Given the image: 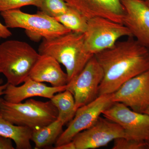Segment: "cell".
I'll list each match as a JSON object with an SVG mask.
<instances>
[{
	"instance_id": "6da1fadb",
	"label": "cell",
	"mask_w": 149,
	"mask_h": 149,
	"mask_svg": "<svg viewBox=\"0 0 149 149\" xmlns=\"http://www.w3.org/2000/svg\"><path fill=\"white\" fill-rule=\"evenodd\" d=\"M95 56L104 72L98 96L114 93L126 81L149 69V49L132 36Z\"/></svg>"
},
{
	"instance_id": "7a4b0ae2",
	"label": "cell",
	"mask_w": 149,
	"mask_h": 149,
	"mask_svg": "<svg viewBox=\"0 0 149 149\" xmlns=\"http://www.w3.org/2000/svg\"><path fill=\"white\" fill-rule=\"evenodd\" d=\"M38 51L40 54L53 57L64 65L68 84L74 80L94 56L85 47L84 34L72 32L53 39H43Z\"/></svg>"
},
{
	"instance_id": "3957f363",
	"label": "cell",
	"mask_w": 149,
	"mask_h": 149,
	"mask_svg": "<svg viewBox=\"0 0 149 149\" xmlns=\"http://www.w3.org/2000/svg\"><path fill=\"white\" fill-rule=\"evenodd\" d=\"M40 54L28 43L8 40L0 44V73L7 83L18 85L24 82Z\"/></svg>"
},
{
	"instance_id": "277c9868",
	"label": "cell",
	"mask_w": 149,
	"mask_h": 149,
	"mask_svg": "<svg viewBox=\"0 0 149 149\" xmlns=\"http://www.w3.org/2000/svg\"><path fill=\"white\" fill-rule=\"evenodd\" d=\"M0 113L13 124L32 130L50 124L58 116L57 110L50 100L44 102L33 99L15 103L1 98Z\"/></svg>"
},
{
	"instance_id": "5b68a950",
	"label": "cell",
	"mask_w": 149,
	"mask_h": 149,
	"mask_svg": "<svg viewBox=\"0 0 149 149\" xmlns=\"http://www.w3.org/2000/svg\"><path fill=\"white\" fill-rule=\"evenodd\" d=\"M0 14L8 28L24 29L27 36L34 41L41 38L53 39L71 32L55 19L41 11L29 14L15 9Z\"/></svg>"
},
{
	"instance_id": "8992f818",
	"label": "cell",
	"mask_w": 149,
	"mask_h": 149,
	"mask_svg": "<svg viewBox=\"0 0 149 149\" xmlns=\"http://www.w3.org/2000/svg\"><path fill=\"white\" fill-rule=\"evenodd\" d=\"M125 36H132L124 24L104 17H93L88 19L84 33L85 47L90 53L95 55L111 47L118 39Z\"/></svg>"
},
{
	"instance_id": "52a82bcc",
	"label": "cell",
	"mask_w": 149,
	"mask_h": 149,
	"mask_svg": "<svg viewBox=\"0 0 149 149\" xmlns=\"http://www.w3.org/2000/svg\"><path fill=\"white\" fill-rule=\"evenodd\" d=\"M104 77L103 70L94 55L66 90L74 96L76 109L98 97L99 88Z\"/></svg>"
},
{
	"instance_id": "ba28073f",
	"label": "cell",
	"mask_w": 149,
	"mask_h": 149,
	"mask_svg": "<svg viewBox=\"0 0 149 149\" xmlns=\"http://www.w3.org/2000/svg\"><path fill=\"white\" fill-rule=\"evenodd\" d=\"M112 94L99 96L93 101L80 107L67 128L62 132L55 143V147L72 141L74 136L91 127L103 112L113 103Z\"/></svg>"
},
{
	"instance_id": "9c48e42d",
	"label": "cell",
	"mask_w": 149,
	"mask_h": 149,
	"mask_svg": "<svg viewBox=\"0 0 149 149\" xmlns=\"http://www.w3.org/2000/svg\"><path fill=\"white\" fill-rule=\"evenodd\" d=\"M104 117L120 125L125 138L145 141L149 133V116L134 111L124 104L114 102L103 112Z\"/></svg>"
},
{
	"instance_id": "30bf717a",
	"label": "cell",
	"mask_w": 149,
	"mask_h": 149,
	"mask_svg": "<svg viewBox=\"0 0 149 149\" xmlns=\"http://www.w3.org/2000/svg\"><path fill=\"white\" fill-rule=\"evenodd\" d=\"M125 137L120 125L100 117L92 126L78 133L72 141L76 149H95L105 146L118 138Z\"/></svg>"
},
{
	"instance_id": "8fae6325",
	"label": "cell",
	"mask_w": 149,
	"mask_h": 149,
	"mask_svg": "<svg viewBox=\"0 0 149 149\" xmlns=\"http://www.w3.org/2000/svg\"><path fill=\"white\" fill-rule=\"evenodd\" d=\"M112 99L113 102L144 113L149 107V69L125 82L112 94Z\"/></svg>"
},
{
	"instance_id": "7c38bea8",
	"label": "cell",
	"mask_w": 149,
	"mask_h": 149,
	"mask_svg": "<svg viewBox=\"0 0 149 149\" xmlns=\"http://www.w3.org/2000/svg\"><path fill=\"white\" fill-rule=\"evenodd\" d=\"M123 24L140 44L149 49V7L144 0H121Z\"/></svg>"
},
{
	"instance_id": "4fadbf2b",
	"label": "cell",
	"mask_w": 149,
	"mask_h": 149,
	"mask_svg": "<svg viewBox=\"0 0 149 149\" xmlns=\"http://www.w3.org/2000/svg\"><path fill=\"white\" fill-rule=\"evenodd\" d=\"M87 19L102 17L123 24L124 9L121 0H64Z\"/></svg>"
},
{
	"instance_id": "5bb4252c",
	"label": "cell",
	"mask_w": 149,
	"mask_h": 149,
	"mask_svg": "<svg viewBox=\"0 0 149 149\" xmlns=\"http://www.w3.org/2000/svg\"><path fill=\"white\" fill-rule=\"evenodd\" d=\"M18 86L8 83L4 91L3 99L11 103L21 102L25 99L35 97H42L50 100L56 94L67 89V85L61 87H49L28 77Z\"/></svg>"
},
{
	"instance_id": "9a60e30c",
	"label": "cell",
	"mask_w": 149,
	"mask_h": 149,
	"mask_svg": "<svg viewBox=\"0 0 149 149\" xmlns=\"http://www.w3.org/2000/svg\"><path fill=\"white\" fill-rule=\"evenodd\" d=\"M29 77L37 82L50 83L54 87H63L68 83L67 74L62 69L59 63L47 54H40Z\"/></svg>"
},
{
	"instance_id": "2e32d148",
	"label": "cell",
	"mask_w": 149,
	"mask_h": 149,
	"mask_svg": "<svg viewBox=\"0 0 149 149\" xmlns=\"http://www.w3.org/2000/svg\"><path fill=\"white\" fill-rule=\"evenodd\" d=\"M32 130L28 127L13 124L0 113V136L12 140L16 149L32 148L30 141Z\"/></svg>"
},
{
	"instance_id": "e0dca14e",
	"label": "cell",
	"mask_w": 149,
	"mask_h": 149,
	"mask_svg": "<svg viewBox=\"0 0 149 149\" xmlns=\"http://www.w3.org/2000/svg\"><path fill=\"white\" fill-rule=\"evenodd\" d=\"M63 123L57 118L50 124L32 130L31 141L35 144V149L50 146L54 143L63 132Z\"/></svg>"
},
{
	"instance_id": "ac0fdd59",
	"label": "cell",
	"mask_w": 149,
	"mask_h": 149,
	"mask_svg": "<svg viewBox=\"0 0 149 149\" xmlns=\"http://www.w3.org/2000/svg\"><path fill=\"white\" fill-rule=\"evenodd\" d=\"M50 100L57 110L58 119L61 120L64 125L72 120L77 109L74 96L71 92L66 90L56 93Z\"/></svg>"
},
{
	"instance_id": "d6986e66",
	"label": "cell",
	"mask_w": 149,
	"mask_h": 149,
	"mask_svg": "<svg viewBox=\"0 0 149 149\" xmlns=\"http://www.w3.org/2000/svg\"><path fill=\"white\" fill-rule=\"evenodd\" d=\"M54 18L71 32L84 34L87 30L88 19L80 12L69 6L65 13Z\"/></svg>"
},
{
	"instance_id": "ffe728a7",
	"label": "cell",
	"mask_w": 149,
	"mask_h": 149,
	"mask_svg": "<svg viewBox=\"0 0 149 149\" xmlns=\"http://www.w3.org/2000/svg\"><path fill=\"white\" fill-rule=\"evenodd\" d=\"M68 7L64 0H42L40 9L44 13L55 18L65 13Z\"/></svg>"
},
{
	"instance_id": "44dd1931",
	"label": "cell",
	"mask_w": 149,
	"mask_h": 149,
	"mask_svg": "<svg viewBox=\"0 0 149 149\" xmlns=\"http://www.w3.org/2000/svg\"><path fill=\"white\" fill-rule=\"evenodd\" d=\"M42 0H0V13L6 11L19 8L27 6H33L40 8Z\"/></svg>"
},
{
	"instance_id": "7402d4cb",
	"label": "cell",
	"mask_w": 149,
	"mask_h": 149,
	"mask_svg": "<svg viewBox=\"0 0 149 149\" xmlns=\"http://www.w3.org/2000/svg\"><path fill=\"white\" fill-rule=\"evenodd\" d=\"M113 141V149H147L145 141H138L125 137L118 138Z\"/></svg>"
},
{
	"instance_id": "603a6c76",
	"label": "cell",
	"mask_w": 149,
	"mask_h": 149,
	"mask_svg": "<svg viewBox=\"0 0 149 149\" xmlns=\"http://www.w3.org/2000/svg\"><path fill=\"white\" fill-rule=\"evenodd\" d=\"M12 140L0 136V149H14Z\"/></svg>"
},
{
	"instance_id": "cb8c5ba5",
	"label": "cell",
	"mask_w": 149,
	"mask_h": 149,
	"mask_svg": "<svg viewBox=\"0 0 149 149\" xmlns=\"http://www.w3.org/2000/svg\"><path fill=\"white\" fill-rule=\"evenodd\" d=\"M12 33L10 31L9 28L6 26L5 24H3L0 22V40L6 39L11 37Z\"/></svg>"
},
{
	"instance_id": "d4e9b609",
	"label": "cell",
	"mask_w": 149,
	"mask_h": 149,
	"mask_svg": "<svg viewBox=\"0 0 149 149\" xmlns=\"http://www.w3.org/2000/svg\"><path fill=\"white\" fill-rule=\"evenodd\" d=\"M54 149H76L75 144L73 141H70L69 143H66L58 146L55 147Z\"/></svg>"
},
{
	"instance_id": "484cf974",
	"label": "cell",
	"mask_w": 149,
	"mask_h": 149,
	"mask_svg": "<svg viewBox=\"0 0 149 149\" xmlns=\"http://www.w3.org/2000/svg\"><path fill=\"white\" fill-rule=\"evenodd\" d=\"M3 83L2 80L0 79V97L2 95H3L4 91L8 85L7 83L5 84H3ZM1 99L0 98V101H1Z\"/></svg>"
},
{
	"instance_id": "4316f807",
	"label": "cell",
	"mask_w": 149,
	"mask_h": 149,
	"mask_svg": "<svg viewBox=\"0 0 149 149\" xmlns=\"http://www.w3.org/2000/svg\"><path fill=\"white\" fill-rule=\"evenodd\" d=\"M147 149H149V133L145 141Z\"/></svg>"
},
{
	"instance_id": "83f0119b",
	"label": "cell",
	"mask_w": 149,
	"mask_h": 149,
	"mask_svg": "<svg viewBox=\"0 0 149 149\" xmlns=\"http://www.w3.org/2000/svg\"><path fill=\"white\" fill-rule=\"evenodd\" d=\"M144 113H146V114H147L149 116V107L146 110V111L144 112Z\"/></svg>"
},
{
	"instance_id": "f1b7e54d",
	"label": "cell",
	"mask_w": 149,
	"mask_h": 149,
	"mask_svg": "<svg viewBox=\"0 0 149 149\" xmlns=\"http://www.w3.org/2000/svg\"><path fill=\"white\" fill-rule=\"evenodd\" d=\"M145 2L149 7V0H144Z\"/></svg>"
}]
</instances>
